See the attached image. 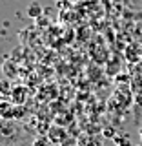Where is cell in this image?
Segmentation results:
<instances>
[{
    "mask_svg": "<svg viewBox=\"0 0 142 146\" xmlns=\"http://www.w3.org/2000/svg\"><path fill=\"white\" fill-rule=\"evenodd\" d=\"M139 146H142V144H139Z\"/></svg>",
    "mask_w": 142,
    "mask_h": 146,
    "instance_id": "5",
    "label": "cell"
},
{
    "mask_svg": "<svg viewBox=\"0 0 142 146\" xmlns=\"http://www.w3.org/2000/svg\"><path fill=\"white\" fill-rule=\"evenodd\" d=\"M66 131L62 130V128H57V126H53L51 130H49V133H48V137H49V141L51 143H55V144H64V141H66Z\"/></svg>",
    "mask_w": 142,
    "mask_h": 146,
    "instance_id": "1",
    "label": "cell"
},
{
    "mask_svg": "<svg viewBox=\"0 0 142 146\" xmlns=\"http://www.w3.org/2000/svg\"><path fill=\"white\" fill-rule=\"evenodd\" d=\"M117 143H120V144H124V146H131L129 141H127V137H117Z\"/></svg>",
    "mask_w": 142,
    "mask_h": 146,
    "instance_id": "4",
    "label": "cell"
},
{
    "mask_svg": "<svg viewBox=\"0 0 142 146\" xmlns=\"http://www.w3.org/2000/svg\"><path fill=\"white\" fill-rule=\"evenodd\" d=\"M40 13H42V7H40V4H36V2H33L29 7H27V15H31V17H38Z\"/></svg>",
    "mask_w": 142,
    "mask_h": 146,
    "instance_id": "3",
    "label": "cell"
},
{
    "mask_svg": "<svg viewBox=\"0 0 142 146\" xmlns=\"http://www.w3.org/2000/svg\"><path fill=\"white\" fill-rule=\"evenodd\" d=\"M24 95H26L24 88H15V90H13V100H15V104H22V102H24Z\"/></svg>",
    "mask_w": 142,
    "mask_h": 146,
    "instance_id": "2",
    "label": "cell"
}]
</instances>
